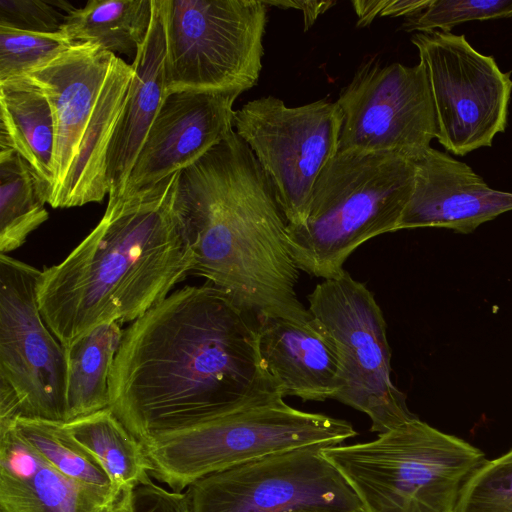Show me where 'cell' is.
<instances>
[{
    "instance_id": "6da1fadb",
    "label": "cell",
    "mask_w": 512,
    "mask_h": 512,
    "mask_svg": "<svg viewBox=\"0 0 512 512\" xmlns=\"http://www.w3.org/2000/svg\"><path fill=\"white\" fill-rule=\"evenodd\" d=\"M268 381L250 316L209 283L185 286L123 332L109 408L143 442L230 413Z\"/></svg>"
},
{
    "instance_id": "7a4b0ae2",
    "label": "cell",
    "mask_w": 512,
    "mask_h": 512,
    "mask_svg": "<svg viewBox=\"0 0 512 512\" xmlns=\"http://www.w3.org/2000/svg\"><path fill=\"white\" fill-rule=\"evenodd\" d=\"M180 173L108 197L95 228L64 260L41 270L40 312L64 347L101 324L136 320L191 274Z\"/></svg>"
},
{
    "instance_id": "3957f363",
    "label": "cell",
    "mask_w": 512,
    "mask_h": 512,
    "mask_svg": "<svg viewBox=\"0 0 512 512\" xmlns=\"http://www.w3.org/2000/svg\"><path fill=\"white\" fill-rule=\"evenodd\" d=\"M179 201L193 251L191 274L256 320L311 318L296 294L301 270L288 247L286 218L235 130L181 171Z\"/></svg>"
},
{
    "instance_id": "277c9868",
    "label": "cell",
    "mask_w": 512,
    "mask_h": 512,
    "mask_svg": "<svg viewBox=\"0 0 512 512\" xmlns=\"http://www.w3.org/2000/svg\"><path fill=\"white\" fill-rule=\"evenodd\" d=\"M21 76L42 91L52 111L54 179L47 203L101 202L109 194V153L129 99L132 65L97 44L75 42Z\"/></svg>"
},
{
    "instance_id": "5b68a950",
    "label": "cell",
    "mask_w": 512,
    "mask_h": 512,
    "mask_svg": "<svg viewBox=\"0 0 512 512\" xmlns=\"http://www.w3.org/2000/svg\"><path fill=\"white\" fill-rule=\"evenodd\" d=\"M415 161L385 152L338 151L316 180L306 219L287 224V243L300 270L335 278L369 239L398 231L412 194Z\"/></svg>"
},
{
    "instance_id": "8992f818",
    "label": "cell",
    "mask_w": 512,
    "mask_h": 512,
    "mask_svg": "<svg viewBox=\"0 0 512 512\" xmlns=\"http://www.w3.org/2000/svg\"><path fill=\"white\" fill-rule=\"evenodd\" d=\"M270 383L238 408L205 423L143 441L150 472L172 491L209 474L301 447L341 445L350 422L288 405Z\"/></svg>"
},
{
    "instance_id": "52a82bcc",
    "label": "cell",
    "mask_w": 512,
    "mask_h": 512,
    "mask_svg": "<svg viewBox=\"0 0 512 512\" xmlns=\"http://www.w3.org/2000/svg\"><path fill=\"white\" fill-rule=\"evenodd\" d=\"M322 453L367 512H457L464 487L486 460L479 448L419 418Z\"/></svg>"
},
{
    "instance_id": "ba28073f",
    "label": "cell",
    "mask_w": 512,
    "mask_h": 512,
    "mask_svg": "<svg viewBox=\"0 0 512 512\" xmlns=\"http://www.w3.org/2000/svg\"><path fill=\"white\" fill-rule=\"evenodd\" d=\"M166 42V95L254 87L262 70L263 0H157Z\"/></svg>"
},
{
    "instance_id": "9c48e42d",
    "label": "cell",
    "mask_w": 512,
    "mask_h": 512,
    "mask_svg": "<svg viewBox=\"0 0 512 512\" xmlns=\"http://www.w3.org/2000/svg\"><path fill=\"white\" fill-rule=\"evenodd\" d=\"M308 311L331 336L339 359L335 400L365 413L370 430L386 433L418 418L391 378L386 321L372 292L345 269L307 296Z\"/></svg>"
},
{
    "instance_id": "30bf717a",
    "label": "cell",
    "mask_w": 512,
    "mask_h": 512,
    "mask_svg": "<svg viewBox=\"0 0 512 512\" xmlns=\"http://www.w3.org/2000/svg\"><path fill=\"white\" fill-rule=\"evenodd\" d=\"M40 274L0 254V425L19 417L66 421L65 348L41 315Z\"/></svg>"
},
{
    "instance_id": "8fae6325",
    "label": "cell",
    "mask_w": 512,
    "mask_h": 512,
    "mask_svg": "<svg viewBox=\"0 0 512 512\" xmlns=\"http://www.w3.org/2000/svg\"><path fill=\"white\" fill-rule=\"evenodd\" d=\"M233 126L271 183L287 224H302L314 184L339 150L337 101L288 107L274 96L260 97L234 111Z\"/></svg>"
},
{
    "instance_id": "7c38bea8",
    "label": "cell",
    "mask_w": 512,
    "mask_h": 512,
    "mask_svg": "<svg viewBox=\"0 0 512 512\" xmlns=\"http://www.w3.org/2000/svg\"><path fill=\"white\" fill-rule=\"evenodd\" d=\"M192 512H367L322 447H301L202 477Z\"/></svg>"
},
{
    "instance_id": "4fadbf2b",
    "label": "cell",
    "mask_w": 512,
    "mask_h": 512,
    "mask_svg": "<svg viewBox=\"0 0 512 512\" xmlns=\"http://www.w3.org/2000/svg\"><path fill=\"white\" fill-rule=\"evenodd\" d=\"M411 42L427 71L438 142L456 156L492 146L494 137L507 127L511 71L503 72L465 35L415 33Z\"/></svg>"
},
{
    "instance_id": "5bb4252c",
    "label": "cell",
    "mask_w": 512,
    "mask_h": 512,
    "mask_svg": "<svg viewBox=\"0 0 512 512\" xmlns=\"http://www.w3.org/2000/svg\"><path fill=\"white\" fill-rule=\"evenodd\" d=\"M342 112L338 151L394 153L416 161L437 136L423 63L407 66L370 59L337 100Z\"/></svg>"
},
{
    "instance_id": "9a60e30c",
    "label": "cell",
    "mask_w": 512,
    "mask_h": 512,
    "mask_svg": "<svg viewBox=\"0 0 512 512\" xmlns=\"http://www.w3.org/2000/svg\"><path fill=\"white\" fill-rule=\"evenodd\" d=\"M240 94L237 91L169 94L150 127L124 194L183 171L225 140L234 130L233 104Z\"/></svg>"
},
{
    "instance_id": "2e32d148",
    "label": "cell",
    "mask_w": 512,
    "mask_h": 512,
    "mask_svg": "<svg viewBox=\"0 0 512 512\" xmlns=\"http://www.w3.org/2000/svg\"><path fill=\"white\" fill-rule=\"evenodd\" d=\"M512 210V192L491 188L472 167L430 147L415 161L412 194L398 230L445 228L469 234Z\"/></svg>"
},
{
    "instance_id": "e0dca14e",
    "label": "cell",
    "mask_w": 512,
    "mask_h": 512,
    "mask_svg": "<svg viewBox=\"0 0 512 512\" xmlns=\"http://www.w3.org/2000/svg\"><path fill=\"white\" fill-rule=\"evenodd\" d=\"M133 491L104 490L69 478L11 426L0 428V512H133Z\"/></svg>"
},
{
    "instance_id": "ac0fdd59",
    "label": "cell",
    "mask_w": 512,
    "mask_h": 512,
    "mask_svg": "<svg viewBox=\"0 0 512 512\" xmlns=\"http://www.w3.org/2000/svg\"><path fill=\"white\" fill-rule=\"evenodd\" d=\"M256 351L261 373L284 397L334 399L338 354L331 336L315 317L302 322L282 317L257 319Z\"/></svg>"
},
{
    "instance_id": "d6986e66",
    "label": "cell",
    "mask_w": 512,
    "mask_h": 512,
    "mask_svg": "<svg viewBox=\"0 0 512 512\" xmlns=\"http://www.w3.org/2000/svg\"><path fill=\"white\" fill-rule=\"evenodd\" d=\"M166 42L158 1L149 32L131 63L129 99L111 144L108 197L124 194L131 171L166 95Z\"/></svg>"
},
{
    "instance_id": "ffe728a7",
    "label": "cell",
    "mask_w": 512,
    "mask_h": 512,
    "mask_svg": "<svg viewBox=\"0 0 512 512\" xmlns=\"http://www.w3.org/2000/svg\"><path fill=\"white\" fill-rule=\"evenodd\" d=\"M0 152L29 166L42 200L53 186L54 123L42 91L22 76L0 82Z\"/></svg>"
},
{
    "instance_id": "44dd1931",
    "label": "cell",
    "mask_w": 512,
    "mask_h": 512,
    "mask_svg": "<svg viewBox=\"0 0 512 512\" xmlns=\"http://www.w3.org/2000/svg\"><path fill=\"white\" fill-rule=\"evenodd\" d=\"M123 332L119 322H107L64 347L65 422L109 408V380Z\"/></svg>"
},
{
    "instance_id": "7402d4cb",
    "label": "cell",
    "mask_w": 512,
    "mask_h": 512,
    "mask_svg": "<svg viewBox=\"0 0 512 512\" xmlns=\"http://www.w3.org/2000/svg\"><path fill=\"white\" fill-rule=\"evenodd\" d=\"M153 0H90L66 13L59 31L133 60L150 29Z\"/></svg>"
},
{
    "instance_id": "603a6c76",
    "label": "cell",
    "mask_w": 512,
    "mask_h": 512,
    "mask_svg": "<svg viewBox=\"0 0 512 512\" xmlns=\"http://www.w3.org/2000/svg\"><path fill=\"white\" fill-rule=\"evenodd\" d=\"M64 426L101 465L113 487L151 483L144 446L110 408L79 417Z\"/></svg>"
},
{
    "instance_id": "cb8c5ba5",
    "label": "cell",
    "mask_w": 512,
    "mask_h": 512,
    "mask_svg": "<svg viewBox=\"0 0 512 512\" xmlns=\"http://www.w3.org/2000/svg\"><path fill=\"white\" fill-rule=\"evenodd\" d=\"M28 164L15 152H0V252L21 247L49 218Z\"/></svg>"
},
{
    "instance_id": "d4e9b609",
    "label": "cell",
    "mask_w": 512,
    "mask_h": 512,
    "mask_svg": "<svg viewBox=\"0 0 512 512\" xmlns=\"http://www.w3.org/2000/svg\"><path fill=\"white\" fill-rule=\"evenodd\" d=\"M7 425L63 475L104 490L116 488L98 461L68 433L64 422L19 417L0 427Z\"/></svg>"
},
{
    "instance_id": "484cf974",
    "label": "cell",
    "mask_w": 512,
    "mask_h": 512,
    "mask_svg": "<svg viewBox=\"0 0 512 512\" xmlns=\"http://www.w3.org/2000/svg\"><path fill=\"white\" fill-rule=\"evenodd\" d=\"M62 32H34L0 24V82L21 76L70 48Z\"/></svg>"
},
{
    "instance_id": "4316f807",
    "label": "cell",
    "mask_w": 512,
    "mask_h": 512,
    "mask_svg": "<svg viewBox=\"0 0 512 512\" xmlns=\"http://www.w3.org/2000/svg\"><path fill=\"white\" fill-rule=\"evenodd\" d=\"M512 18V0H430L420 13L405 19L406 32L448 33L455 26L474 20Z\"/></svg>"
},
{
    "instance_id": "83f0119b",
    "label": "cell",
    "mask_w": 512,
    "mask_h": 512,
    "mask_svg": "<svg viewBox=\"0 0 512 512\" xmlns=\"http://www.w3.org/2000/svg\"><path fill=\"white\" fill-rule=\"evenodd\" d=\"M457 512H512V448L485 460L467 482Z\"/></svg>"
},
{
    "instance_id": "f1b7e54d",
    "label": "cell",
    "mask_w": 512,
    "mask_h": 512,
    "mask_svg": "<svg viewBox=\"0 0 512 512\" xmlns=\"http://www.w3.org/2000/svg\"><path fill=\"white\" fill-rule=\"evenodd\" d=\"M73 7L62 1L0 0V24L13 28L52 33L59 31Z\"/></svg>"
},
{
    "instance_id": "f546056e",
    "label": "cell",
    "mask_w": 512,
    "mask_h": 512,
    "mask_svg": "<svg viewBox=\"0 0 512 512\" xmlns=\"http://www.w3.org/2000/svg\"><path fill=\"white\" fill-rule=\"evenodd\" d=\"M133 512H192L186 492L168 491L153 482L133 491Z\"/></svg>"
},
{
    "instance_id": "4dcf8cb0",
    "label": "cell",
    "mask_w": 512,
    "mask_h": 512,
    "mask_svg": "<svg viewBox=\"0 0 512 512\" xmlns=\"http://www.w3.org/2000/svg\"><path fill=\"white\" fill-rule=\"evenodd\" d=\"M430 0H353L351 4L357 15V26H368L376 18H406L423 11Z\"/></svg>"
},
{
    "instance_id": "1f68e13d",
    "label": "cell",
    "mask_w": 512,
    "mask_h": 512,
    "mask_svg": "<svg viewBox=\"0 0 512 512\" xmlns=\"http://www.w3.org/2000/svg\"><path fill=\"white\" fill-rule=\"evenodd\" d=\"M264 1V0H263ZM264 3L267 6H276L282 9H297L301 10L303 13V19H304V30L309 29L319 15L326 12L328 9H330L333 5L336 4V1H299V0H293V1H272V0H266Z\"/></svg>"
}]
</instances>
